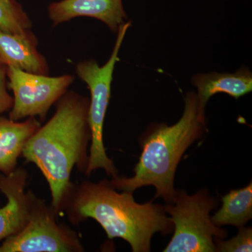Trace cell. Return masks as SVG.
<instances>
[{"label": "cell", "instance_id": "6", "mask_svg": "<svg viewBox=\"0 0 252 252\" xmlns=\"http://www.w3.org/2000/svg\"><path fill=\"white\" fill-rule=\"evenodd\" d=\"M51 205L34 193L27 224L18 234L5 239L0 252H84L79 235L58 223Z\"/></svg>", "mask_w": 252, "mask_h": 252}, {"label": "cell", "instance_id": "15", "mask_svg": "<svg viewBox=\"0 0 252 252\" xmlns=\"http://www.w3.org/2000/svg\"><path fill=\"white\" fill-rule=\"evenodd\" d=\"M238 235L229 240L215 239L217 252H245L252 251V227H239Z\"/></svg>", "mask_w": 252, "mask_h": 252}, {"label": "cell", "instance_id": "13", "mask_svg": "<svg viewBox=\"0 0 252 252\" xmlns=\"http://www.w3.org/2000/svg\"><path fill=\"white\" fill-rule=\"evenodd\" d=\"M222 206L211 217L217 226L232 225L244 226L252 218V184L231 190L222 197Z\"/></svg>", "mask_w": 252, "mask_h": 252}, {"label": "cell", "instance_id": "8", "mask_svg": "<svg viewBox=\"0 0 252 252\" xmlns=\"http://www.w3.org/2000/svg\"><path fill=\"white\" fill-rule=\"evenodd\" d=\"M28 180L27 170L21 167L9 175L0 173V191L7 198L0 208V241L18 234L27 224L34 195L26 191Z\"/></svg>", "mask_w": 252, "mask_h": 252}, {"label": "cell", "instance_id": "2", "mask_svg": "<svg viewBox=\"0 0 252 252\" xmlns=\"http://www.w3.org/2000/svg\"><path fill=\"white\" fill-rule=\"evenodd\" d=\"M132 193H119L107 180L83 181L73 184L63 212L73 225L93 219L109 239H123L133 252H150L153 235L170 234L174 224L164 206L136 203Z\"/></svg>", "mask_w": 252, "mask_h": 252}, {"label": "cell", "instance_id": "16", "mask_svg": "<svg viewBox=\"0 0 252 252\" xmlns=\"http://www.w3.org/2000/svg\"><path fill=\"white\" fill-rule=\"evenodd\" d=\"M6 67L0 64V114L9 112L14 104V98L7 91Z\"/></svg>", "mask_w": 252, "mask_h": 252}, {"label": "cell", "instance_id": "12", "mask_svg": "<svg viewBox=\"0 0 252 252\" xmlns=\"http://www.w3.org/2000/svg\"><path fill=\"white\" fill-rule=\"evenodd\" d=\"M36 118L16 122L0 117V172L9 175L17 168L18 158L28 140L41 126Z\"/></svg>", "mask_w": 252, "mask_h": 252}, {"label": "cell", "instance_id": "10", "mask_svg": "<svg viewBox=\"0 0 252 252\" xmlns=\"http://www.w3.org/2000/svg\"><path fill=\"white\" fill-rule=\"evenodd\" d=\"M38 43L31 30L19 34L0 30V64L33 74L49 75V64L38 51Z\"/></svg>", "mask_w": 252, "mask_h": 252}, {"label": "cell", "instance_id": "4", "mask_svg": "<svg viewBox=\"0 0 252 252\" xmlns=\"http://www.w3.org/2000/svg\"><path fill=\"white\" fill-rule=\"evenodd\" d=\"M130 26L131 21L125 22L119 26L112 54L103 66H99L98 63L93 59L81 61L76 65L78 77L86 84L91 94L89 109L91 147L89 162L84 172L87 177L98 169L104 170L112 178L119 176L117 167L106 152L103 142V127L111 98L113 74L116 64L120 61L119 51L126 32Z\"/></svg>", "mask_w": 252, "mask_h": 252}, {"label": "cell", "instance_id": "1", "mask_svg": "<svg viewBox=\"0 0 252 252\" xmlns=\"http://www.w3.org/2000/svg\"><path fill=\"white\" fill-rule=\"evenodd\" d=\"M90 99L67 91L56 103L53 117L28 140L22 157L35 164L51 191V206L56 215L64 210L72 188L74 168L85 172L91 135L89 123Z\"/></svg>", "mask_w": 252, "mask_h": 252}, {"label": "cell", "instance_id": "9", "mask_svg": "<svg viewBox=\"0 0 252 252\" xmlns=\"http://www.w3.org/2000/svg\"><path fill=\"white\" fill-rule=\"evenodd\" d=\"M48 15L54 26L73 18L89 17L104 23L113 32H117L127 18L122 0H61L50 4Z\"/></svg>", "mask_w": 252, "mask_h": 252}, {"label": "cell", "instance_id": "11", "mask_svg": "<svg viewBox=\"0 0 252 252\" xmlns=\"http://www.w3.org/2000/svg\"><path fill=\"white\" fill-rule=\"evenodd\" d=\"M192 84L198 89L199 103L205 109L209 99L215 94H228L240 98L252 91V73L243 67L234 73L210 72L193 76Z\"/></svg>", "mask_w": 252, "mask_h": 252}, {"label": "cell", "instance_id": "14", "mask_svg": "<svg viewBox=\"0 0 252 252\" xmlns=\"http://www.w3.org/2000/svg\"><path fill=\"white\" fill-rule=\"evenodd\" d=\"M32 22L16 0H0V30L10 34H23L32 28Z\"/></svg>", "mask_w": 252, "mask_h": 252}, {"label": "cell", "instance_id": "7", "mask_svg": "<svg viewBox=\"0 0 252 252\" xmlns=\"http://www.w3.org/2000/svg\"><path fill=\"white\" fill-rule=\"evenodd\" d=\"M6 77L8 87L14 94L9 119L16 122L36 117L43 122L51 107L67 92L74 80L71 74L49 77L15 67H6Z\"/></svg>", "mask_w": 252, "mask_h": 252}, {"label": "cell", "instance_id": "5", "mask_svg": "<svg viewBox=\"0 0 252 252\" xmlns=\"http://www.w3.org/2000/svg\"><path fill=\"white\" fill-rule=\"evenodd\" d=\"M218 205L206 189L194 195L176 190L172 203L164 206L174 224L173 236L164 252H217L215 239H223L228 232L212 221L210 212Z\"/></svg>", "mask_w": 252, "mask_h": 252}, {"label": "cell", "instance_id": "3", "mask_svg": "<svg viewBox=\"0 0 252 252\" xmlns=\"http://www.w3.org/2000/svg\"><path fill=\"white\" fill-rule=\"evenodd\" d=\"M183 115L172 126H151L142 140V151L132 177L112 178L117 190L133 193L146 186L157 189L155 198L172 203L176 193V170L187 149L206 130L205 109L201 108L196 93H187Z\"/></svg>", "mask_w": 252, "mask_h": 252}]
</instances>
